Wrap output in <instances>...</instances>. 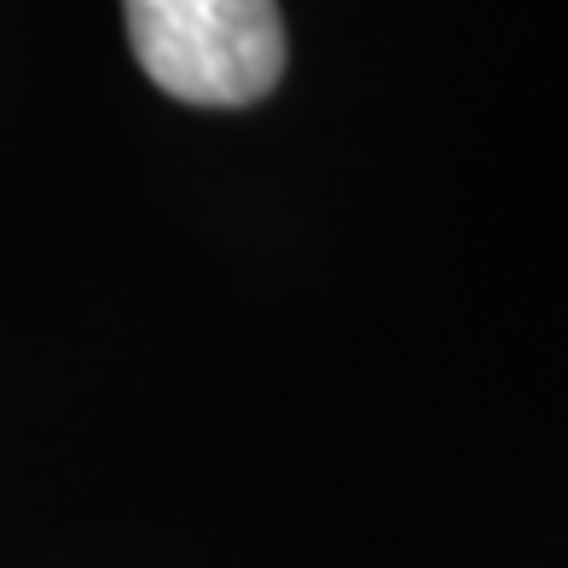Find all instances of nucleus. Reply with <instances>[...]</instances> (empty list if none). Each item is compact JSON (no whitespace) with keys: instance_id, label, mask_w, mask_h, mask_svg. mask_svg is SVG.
<instances>
[{"instance_id":"1","label":"nucleus","mask_w":568,"mask_h":568,"mask_svg":"<svg viewBox=\"0 0 568 568\" xmlns=\"http://www.w3.org/2000/svg\"><path fill=\"white\" fill-rule=\"evenodd\" d=\"M128 47L169 99L255 105L284 75L278 0H122Z\"/></svg>"}]
</instances>
